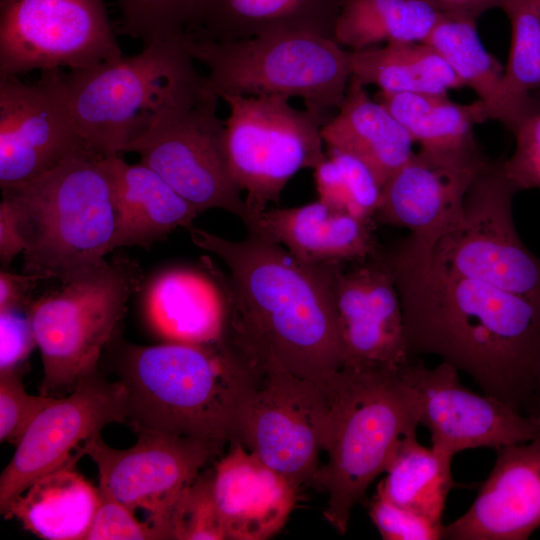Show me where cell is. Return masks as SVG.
I'll return each mask as SVG.
<instances>
[{
  "label": "cell",
  "mask_w": 540,
  "mask_h": 540,
  "mask_svg": "<svg viewBox=\"0 0 540 540\" xmlns=\"http://www.w3.org/2000/svg\"><path fill=\"white\" fill-rule=\"evenodd\" d=\"M213 469L201 471L159 525L163 540L227 539L213 492Z\"/></svg>",
  "instance_id": "e575fe53"
},
{
  "label": "cell",
  "mask_w": 540,
  "mask_h": 540,
  "mask_svg": "<svg viewBox=\"0 0 540 540\" xmlns=\"http://www.w3.org/2000/svg\"><path fill=\"white\" fill-rule=\"evenodd\" d=\"M401 373L420 397V425L427 428L431 447L439 452L453 457L467 449H497L540 439V418L469 390L447 362L434 368L410 362Z\"/></svg>",
  "instance_id": "ac0fdd59"
},
{
  "label": "cell",
  "mask_w": 540,
  "mask_h": 540,
  "mask_svg": "<svg viewBox=\"0 0 540 540\" xmlns=\"http://www.w3.org/2000/svg\"><path fill=\"white\" fill-rule=\"evenodd\" d=\"M86 540H162L158 529L147 519L140 522L134 512L101 494Z\"/></svg>",
  "instance_id": "ab89813d"
},
{
  "label": "cell",
  "mask_w": 540,
  "mask_h": 540,
  "mask_svg": "<svg viewBox=\"0 0 540 540\" xmlns=\"http://www.w3.org/2000/svg\"><path fill=\"white\" fill-rule=\"evenodd\" d=\"M525 414L540 418V369L536 376Z\"/></svg>",
  "instance_id": "f6af8a7d"
},
{
  "label": "cell",
  "mask_w": 540,
  "mask_h": 540,
  "mask_svg": "<svg viewBox=\"0 0 540 540\" xmlns=\"http://www.w3.org/2000/svg\"><path fill=\"white\" fill-rule=\"evenodd\" d=\"M386 254L411 355L439 356L525 414L540 369V301L442 270L399 244Z\"/></svg>",
  "instance_id": "7a4b0ae2"
},
{
  "label": "cell",
  "mask_w": 540,
  "mask_h": 540,
  "mask_svg": "<svg viewBox=\"0 0 540 540\" xmlns=\"http://www.w3.org/2000/svg\"><path fill=\"white\" fill-rule=\"evenodd\" d=\"M495 451L474 502L443 526L442 539L525 540L540 527V439Z\"/></svg>",
  "instance_id": "ffe728a7"
},
{
  "label": "cell",
  "mask_w": 540,
  "mask_h": 540,
  "mask_svg": "<svg viewBox=\"0 0 540 540\" xmlns=\"http://www.w3.org/2000/svg\"><path fill=\"white\" fill-rule=\"evenodd\" d=\"M501 9L511 27L505 89L510 97L527 100L540 89V0H507Z\"/></svg>",
  "instance_id": "836d02e7"
},
{
  "label": "cell",
  "mask_w": 540,
  "mask_h": 540,
  "mask_svg": "<svg viewBox=\"0 0 540 540\" xmlns=\"http://www.w3.org/2000/svg\"><path fill=\"white\" fill-rule=\"evenodd\" d=\"M512 156L502 160L504 173L515 190L540 189V112L526 118L513 132Z\"/></svg>",
  "instance_id": "f35d334b"
},
{
  "label": "cell",
  "mask_w": 540,
  "mask_h": 540,
  "mask_svg": "<svg viewBox=\"0 0 540 540\" xmlns=\"http://www.w3.org/2000/svg\"><path fill=\"white\" fill-rule=\"evenodd\" d=\"M118 372L126 423L155 432L233 442L243 407L260 378L221 340L127 345Z\"/></svg>",
  "instance_id": "3957f363"
},
{
  "label": "cell",
  "mask_w": 540,
  "mask_h": 540,
  "mask_svg": "<svg viewBox=\"0 0 540 540\" xmlns=\"http://www.w3.org/2000/svg\"><path fill=\"white\" fill-rule=\"evenodd\" d=\"M84 149L61 69L41 71L34 83L0 78L1 188L33 180Z\"/></svg>",
  "instance_id": "2e32d148"
},
{
  "label": "cell",
  "mask_w": 540,
  "mask_h": 540,
  "mask_svg": "<svg viewBox=\"0 0 540 540\" xmlns=\"http://www.w3.org/2000/svg\"><path fill=\"white\" fill-rule=\"evenodd\" d=\"M77 461L35 480L3 512L47 540H86L101 495L75 470Z\"/></svg>",
  "instance_id": "83f0119b"
},
{
  "label": "cell",
  "mask_w": 540,
  "mask_h": 540,
  "mask_svg": "<svg viewBox=\"0 0 540 540\" xmlns=\"http://www.w3.org/2000/svg\"><path fill=\"white\" fill-rule=\"evenodd\" d=\"M452 458L421 445L416 434L408 436L390 459L377 492L398 506L442 523L446 500L454 485Z\"/></svg>",
  "instance_id": "1f68e13d"
},
{
  "label": "cell",
  "mask_w": 540,
  "mask_h": 540,
  "mask_svg": "<svg viewBox=\"0 0 540 540\" xmlns=\"http://www.w3.org/2000/svg\"><path fill=\"white\" fill-rule=\"evenodd\" d=\"M122 57L103 0H0V78Z\"/></svg>",
  "instance_id": "7c38bea8"
},
{
  "label": "cell",
  "mask_w": 540,
  "mask_h": 540,
  "mask_svg": "<svg viewBox=\"0 0 540 540\" xmlns=\"http://www.w3.org/2000/svg\"><path fill=\"white\" fill-rule=\"evenodd\" d=\"M24 250L12 214L5 203H0V261L4 267Z\"/></svg>",
  "instance_id": "ee69618b"
},
{
  "label": "cell",
  "mask_w": 540,
  "mask_h": 540,
  "mask_svg": "<svg viewBox=\"0 0 540 540\" xmlns=\"http://www.w3.org/2000/svg\"><path fill=\"white\" fill-rule=\"evenodd\" d=\"M374 221L339 211L320 199L297 207L261 212L255 231L282 245L310 265H345L364 261L383 249Z\"/></svg>",
  "instance_id": "7402d4cb"
},
{
  "label": "cell",
  "mask_w": 540,
  "mask_h": 540,
  "mask_svg": "<svg viewBox=\"0 0 540 540\" xmlns=\"http://www.w3.org/2000/svg\"><path fill=\"white\" fill-rule=\"evenodd\" d=\"M192 242L216 255L226 302L220 339L260 379L271 371L322 381L342 366L332 295L338 265L295 258L259 232L232 241L194 227Z\"/></svg>",
  "instance_id": "6da1fadb"
},
{
  "label": "cell",
  "mask_w": 540,
  "mask_h": 540,
  "mask_svg": "<svg viewBox=\"0 0 540 540\" xmlns=\"http://www.w3.org/2000/svg\"><path fill=\"white\" fill-rule=\"evenodd\" d=\"M321 136L327 150L348 153L364 162L382 187L413 153L408 131L353 77L340 107L321 126Z\"/></svg>",
  "instance_id": "484cf974"
},
{
  "label": "cell",
  "mask_w": 540,
  "mask_h": 540,
  "mask_svg": "<svg viewBox=\"0 0 540 540\" xmlns=\"http://www.w3.org/2000/svg\"><path fill=\"white\" fill-rule=\"evenodd\" d=\"M224 149L231 177L255 218L280 195L298 171L314 169L325 158L322 123L281 95L225 94ZM251 230V231H253Z\"/></svg>",
  "instance_id": "30bf717a"
},
{
  "label": "cell",
  "mask_w": 540,
  "mask_h": 540,
  "mask_svg": "<svg viewBox=\"0 0 540 540\" xmlns=\"http://www.w3.org/2000/svg\"><path fill=\"white\" fill-rule=\"evenodd\" d=\"M332 295L341 367L402 370L411 362L402 303L386 251L338 265Z\"/></svg>",
  "instance_id": "e0dca14e"
},
{
  "label": "cell",
  "mask_w": 540,
  "mask_h": 540,
  "mask_svg": "<svg viewBox=\"0 0 540 540\" xmlns=\"http://www.w3.org/2000/svg\"><path fill=\"white\" fill-rule=\"evenodd\" d=\"M376 100L404 126L413 142L430 151L454 152L479 147L474 128L488 121L479 99L460 104L447 94L379 91Z\"/></svg>",
  "instance_id": "f546056e"
},
{
  "label": "cell",
  "mask_w": 540,
  "mask_h": 540,
  "mask_svg": "<svg viewBox=\"0 0 540 540\" xmlns=\"http://www.w3.org/2000/svg\"><path fill=\"white\" fill-rule=\"evenodd\" d=\"M369 515L386 540L442 539L443 524L398 506L376 492L369 505Z\"/></svg>",
  "instance_id": "74e56055"
},
{
  "label": "cell",
  "mask_w": 540,
  "mask_h": 540,
  "mask_svg": "<svg viewBox=\"0 0 540 540\" xmlns=\"http://www.w3.org/2000/svg\"><path fill=\"white\" fill-rule=\"evenodd\" d=\"M351 77L387 93L447 94L464 87L444 57L425 42H394L350 51Z\"/></svg>",
  "instance_id": "f1b7e54d"
},
{
  "label": "cell",
  "mask_w": 540,
  "mask_h": 540,
  "mask_svg": "<svg viewBox=\"0 0 540 540\" xmlns=\"http://www.w3.org/2000/svg\"><path fill=\"white\" fill-rule=\"evenodd\" d=\"M314 179L321 201L359 219L374 221L383 187L360 159L328 150L326 158L314 168Z\"/></svg>",
  "instance_id": "d6a6232c"
},
{
  "label": "cell",
  "mask_w": 540,
  "mask_h": 540,
  "mask_svg": "<svg viewBox=\"0 0 540 540\" xmlns=\"http://www.w3.org/2000/svg\"><path fill=\"white\" fill-rule=\"evenodd\" d=\"M23 242V273L69 282L106 263L117 211L103 157L84 149L41 176L2 187Z\"/></svg>",
  "instance_id": "277c9868"
},
{
  "label": "cell",
  "mask_w": 540,
  "mask_h": 540,
  "mask_svg": "<svg viewBox=\"0 0 540 540\" xmlns=\"http://www.w3.org/2000/svg\"><path fill=\"white\" fill-rule=\"evenodd\" d=\"M144 309L149 327L167 342L206 344L223 333L226 302L215 276L163 271L147 287Z\"/></svg>",
  "instance_id": "d4e9b609"
},
{
  "label": "cell",
  "mask_w": 540,
  "mask_h": 540,
  "mask_svg": "<svg viewBox=\"0 0 540 540\" xmlns=\"http://www.w3.org/2000/svg\"><path fill=\"white\" fill-rule=\"evenodd\" d=\"M23 367L0 372V440L17 445L34 419L56 397L29 395L22 382Z\"/></svg>",
  "instance_id": "8d00e7d4"
},
{
  "label": "cell",
  "mask_w": 540,
  "mask_h": 540,
  "mask_svg": "<svg viewBox=\"0 0 540 540\" xmlns=\"http://www.w3.org/2000/svg\"><path fill=\"white\" fill-rule=\"evenodd\" d=\"M213 492L227 539L263 540L285 524L296 488L240 442L213 468Z\"/></svg>",
  "instance_id": "44dd1931"
},
{
  "label": "cell",
  "mask_w": 540,
  "mask_h": 540,
  "mask_svg": "<svg viewBox=\"0 0 540 540\" xmlns=\"http://www.w3.org/2000/svg\"><path fill=\"white\" fill-rule=\"evenodd\" d=\"M346 1L200 0L187 36L227 42L275 31H298L333 39Z\"/></svg>",
  "instance_id": "cb8c5ba5"
},
{
  "label": "cell",
  "mask_w": 540,
  "mask_h": 540,
  "mask_svg": "<svg viewBox=\"0 0 540 540\" xmlns=\"http://www.w3.org/2000/svg\"><path fill=\"white\" fill-rule=\"evenodd\" d=\"M141 279L136 262L114 257L30 303L26 314L43 365L41 394L73 390L98 370Z\"/></svg>",
  "instance_id": "ba28073f"
},
{
  "label": "cell",
  "mask_w": 540,
  "mask_h": 540,
  "mask_svg": "<svg viewBox=\"0 0 540 540\" xmlns=\"http://www.w3.org/2000/svg\"><path fill=\"white\" fill-rule=\"evenodd\" d=\"M137 434L136 444L124 450L107 445L97 434L78 453L96 464L101 494L133 512L139 508L148 511V520L160 532L159 525L170 507L220 453L221 446L168 433Z\"/></svg>",
  "instance_id": "9a60e30c"
},
{
  "label": "cell",
  "mask_w": 540,
  "mask_h": 540,
  "mask_svg": "<svg viewBox=\"0 0 540 540\" xmlns=\"http://www.w3.org/2000/svg\"><path fill=\"white\" fill-rule=\"evenodd\" d=\"M442 16L424 0H347L333 39L349 51L382 43L424 42Z\"/></svg>",
  "instance_id": "4dcf8cb0"
},
{
  "label": "cell",
  "mask_w": 540,
  "mask_h": 540,
  "mask_svg": "<svg viewBox=\"0 0 540 540\" xmlns=\"http://www.w3.org/2000/svg\"><path fill=\"white\" fill-rule=\"evenodd\" d=\"M330 403L322 381L284 371L261 377L241 412L240 442L296 488L313 482L330 433Z\"/></svg>",
  "instance_id": "4fadbf2b"
},
{
  "label": "cell",
  "mask_w": 540,
  "mask_h": 540,
  "mask_svg": "<svg viewBox=\"0 0 540 540\" xmlns=\"http://www.w3.org/2000/svg\"><path fill=\"white\" fill-rule=\"evenodd\" d=\"M195 61L207 68V85L225 94L299 97L322 125L344 100L351 79L350 51L333 39L298 31L214 42L187 36Z\"/></svg>",
  "instance_id": "8992f818"
},
{
  "label": "cell",
  "mask_w": 540,
  "mask_h": 540,
  "mask_svg": "<svg viewBox=\"0 0 540 540\" xmlns=\"http://www.w3.org/2000/svg\"><path fill=\"white\" fill-rule=\"evenodd\" d=\"M186 37L144 45L113 63L64 73L68 103L88 148L120 155L155 116L203 75Z\"/></svg>",
  "instance_id": "52a82bcc"
},
{
  "label": "cell",
  "mask_w": 540,
  "mask_h": 540,
  "mask_svg": "<svg viewBox=\"0 0 540 540\" xmlns=\"http://www.w3.org/2000/svg\"><path fill=\"white\" fill-rule=\"evenodd\" d=\"M435 48L462 81L483 103L488 120H496L513 132L526 118L540 112V100L510 97L504 70L484 48L476 21L444 15L424 41Z\"/></svg>",
  "instance_id": "4316f807"
},
{
  "label": "cell",
  "mask_w": 540,
  "mask_h": 540,
  "mask_svg": "<svg viewBox=\"0 0 540 540\" xmlns=\"http://www.w3.org/2000/svg\"><path fill=\"white\" fill-rule=\"evenodd\" d=\"M24 310H0V372L23 367L36 344L30 320Z\"/></svg>",
  "instance_id": "60d3db41"
},
{
  "label": "cell",
  "mask_w": 540,
  "mask_h": 540,
  "mask_svg": "<svg viewBox=\"0 0 540 540\" xmlns=\"http://www.w3.org/2000/svg\"><path fill=\"white\" fill-rule=\"evenodd\" d=\"M489 162L480 146L454 152L420 148L383 185L374 221L407 228L402 241L429 251L460 218L469 188Z\"/></svg>",
  "instance_id": "d6986e66"
},
{
  "label": "cell",
  "mask_w": 540,
  "mask_h": 540,
  "mask_svg": "<svg viewBox=\"0 0 540 540\" xmlns=\"http://www.w3.org/2000/svg\"><path fill=\"white\" fill-rule=\"evenodd\" d=\"M502 160L487 164L469 188L460 218L422 253L442 270L540 301V258L515 228L517 191Z\"/></svg>",
  "instance_id": "8fae6325"
},
{
  "label": "cell",
  "mask_w": 540,
  "mask_h": 540,
  "mask_svg": "<svg viewBox=\"0 0 540 540\" xmlns=\"http://www.w3.org/2000/svg\"><path fill=\"white\" fill-rule=\"evenodd\" d=\"M219 100L203 76L167 104L124 152L137 153L141 163L199 213L225 210L240 218L249 231L256 221L228 169L224 120L217 115Z\"/></svg>",
  "instance_id": "9c48e42d"
},
{
  "label": "cell",
  "mask_w": 540,
  "mask_h": 540,
  "mask_svg": "<svg viewBox=\"0 0 540 540\" xmlns=\"http://www.w3.org/2000/svg\"><path fill=\"white\" fill-rule=\"evenodd\" d=\"M117 211L114 248H148L179 227L188 229L200 214L158 173L120 155L103 157Z\"/></svg>",
  "instance_id": "603a6c76"
},
{
  "label": "cell",
  "mask_w": 540,
  "mask_h": 540,
  "mask_svg": "<svg viewBox=\"0 0 540 540\" xmlns=\"http://www.w3.org/2000/svg\"><path fill=\"white\" fill-rule=\"evenodd\" d=\"M127 393L121 381L97 370L72 392L56 398L30 424L0 476V510L35 480L81 457L76 449L108 424L126 423Z\"/></svg>",
  "instance_id": "5bb4252c"
},
{
  "label": "cell",
  "mask_w": 540,
  "mask_h": 540,
  "mask_svg": "<svg viewBox=\"0 0 540 540\" xmlns=\"http://www.w3.org/2000/svg\"><path fill=\"white\" fill-rule=\"evenodd\" d=\"M444 15L476 21L482 14L500 8L507 0H424Z\"/></svg>",
  "instance_id": "7bdbcfd3"
},
{
  "label": "cell",
  "mask_w": 540,
  "mask_h": 540,
  "mask_svg": "<svg viewBox=\"0 0 540 540\" xmlns=\"http://www.w3.org/2000/svg\"><path fill=\"white\" fill-rule=\"evenodd\" d=\"M330 403L328 460L313 484L327 493V521L345 534L351 511L400 443L416 434L421 402L401 370L341 367L323 380Z\"/></svg>",
  "instance_id": "5b68a950"
},
{
  "label": "cell",
  "mask_w": 540,
  "mask_h": 540,
  "mask_svg": "<svg viewBox=\"0 0 540 540\" xmlns=\"http://www.w3.org/2000/svg\"><path fill=\"white\" fill-rule=\"evenodd\" d=\"M39 280L41 279L34 275L23 272L16 274L2 269L0 272V310L26 311L32 302V290Z\"/></svg>",
  "instance_id": "b9f144b4"
},
{
  "label": "cell",
  "mask_w": 540,
  "mask_h": 540,
  "mask_svg": "<svg viewBox=\"0 0 540 540\" xmlns=\"http://www.w3.org/2000/svg\"><path fill=\"white\" fill-rule=\"evenodd\" d=\"M120 33L144 45L187 36L200 0H116Z\"/></svg>",
  "instance_id": "d590c367"
}]
</instances>
